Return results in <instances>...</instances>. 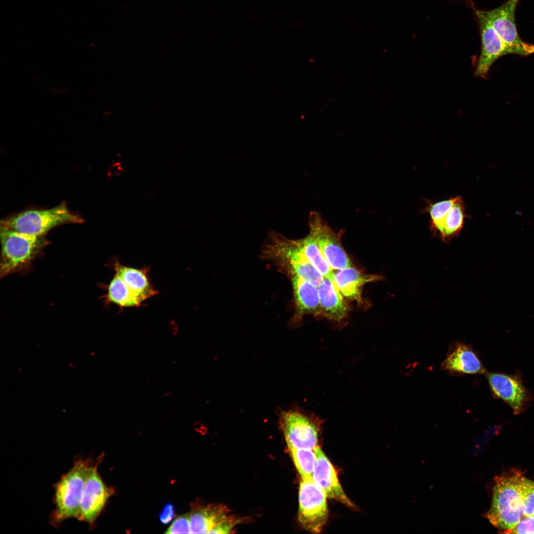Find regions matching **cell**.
Returning a JSON list of instances; mask_svg holds the SVG:
<instances>
[{"label": "cell", "instance_id": "obj_29", "mask_svg": "<svg viewBox=\"0 0 534 534\" xmlns=\"http://www.w3.org/2000/svg\"><path fill=\"white\" fill-rule=\"evenodd\" d=\"M68 89L66 88L62 87H58L57 88L51 89L50 90V91L53 94H58L66 92L68 91Z\"/></svg>", "mask_w": 534, "mask_h": 534}, {"label": "cell", "instance_id": "obj_2", "mask_svg": "<svg viewBox=\"0 0 534 534\" xmlns=\"http://www.w3.org/2000/svg\"><path fill=\"white\" fill-rule=\"evenodd\" d=\"M261 257L272 263L289 279L298 277L318 286L324 278L306 259L296 240L276 232L269 234Z\"/></svg>", "mask_w": 534, "mask_h": 534}, {"label": "cell", "instance_id": "obj_17", "mask_svg": "<svg viewBox=\"0 0 534 534\" xmlns=\"http://www.w3.org/2000/svg\"><path fill=\"white\" fill-rule=\"evenodd\" d=\"M317 289L320 315L336 322L344 319L350 308L334 281L324 277Z\"/></svg>", "mask_w": 534, "mask_h": 534}, {"label": "cell", "instance_id": "obj_26", "mask_svg": "<svg viewBox=\"0 0 534 534\" xmlns=\"http://www.w3.org/2000/svg\"><path fill=\"white\" fill-rule=\"evenodd\" d=\"M507 534H534V515L523 517L520 522Z\"/></svg>", "mask_w": 534, "mask_h": 534}, {"label": "cell", "instance_id": "obj_6", "mask_svg": "<svg viewBox=\"0 0 534 534\" xmlns=\"http://www.w3.org/2000/svg\"><path fill=\"white\" fill-rule=\"evenodd\" d=\"M321 420L314 414L299 408L282 412L279 425L289 449H314L318 446Z\"/></svg>", "mask_w": 534, "mask_h": 534}, {"label": "cell", "instance_id": "obj_10", "mask_svg": "<svg viewBox=\"0 0 534 534\" xmlns=\"http://www.w3.org/2000/svg\"><path fill=\"white\" fill-rule=\"evenodd\" d=\"M309 233L315 239L332 269L340 270L352 266L341 243L344 229L335 231L327 224L321 215L315 211H312L309 214Z\"/></svg>", "mask_w": 534, "mask_h": 534}, {"label": "cell", "instance_id": "obj_18", "mask_svg": "<svg viewBox=\"0 0 534 534\" xmlns=\"http://www.w3.org/2000/svg\"><path fill=\"white\" fill-rule=\"evenodd\" d=\"M289 279L296 310L294 320L298 321L307 314L320 315L317 286L296 277Z\"/></svg>", "mask_w": 534, "mask_h": 534}, {"label": "cell", "instance_id": "obj_4", "mask_svg": "<svg viewBox=\"0 0 534 534\" xmlns=\"http://www.w3.org/2000/svg\"><path fill=\"white\" fill-rule=\"evenodd\" d=\"M83 222L82 217L72 212L64 202L50 209L28 210L4 219L0 228L42 237L56 226Z\"/></svg>", "mask_w": 534, "mask_h": 534}, {"label": "cell", "instance_id": "obj_13", "mask_svg": "<svg viewBox=\"0 0 534 534\" xmlns=\"http://www.w3.org/2000/svg\"><path fill=\"white\" fill-rule=\"evenodd\" d=\"M474 11L482 44L481 52L475 75L477 77L486 78L493 63L500 57L508 53L503 42L483 10L475 9Z\"/></svg>", "mask_w": 534, "mask_h": 534}, {"label": "cell", "instance_id": "obj_7", "mask_svg": "<svg viewBox=\"0 0 534 534\" xmlns=\"http://www.w3.org/2000/svg\"><path fill=\"white\" fill-rule=\"evenodd\" d=\"M327 496L312 478H301L298 520L306 530L320 533L328 518Z\"/></svg>", "mask_w": 534, "mask_h": 534}, {"label": "cell", "instance_id": "obj_3", "mask_svg": "<svg viewBox=\"0 0 534 534\" xmlns=\"http://www.w3.org/2000/svg\"><path fill=\"white\" fill-rule=\"evenodd\" d=\"M93 463L91 458L78 457L72 468L54 484V508L50 516L53 526L58 527L69 519H78L86 480Z\"/></svg>", "mask_w": 534, "mask_h": 534}, {"label": "cell", "instance_id": "obj_28", "mask_svg": "<svg viewBox=\"0 0 534 534\" xmlns=\"http://www.w3.org/2000/svg\"><path fill=\"white\" fill-rule=\"evenodd\" d=\"M174 506L172 504H166L159 515L160 521L165 524L170 522L174 518Z\"/></svg>", "mask_w": 534, "mask_h": 534}, {"label": "cell", "instance_id": "obj_24", "mask_svg": "<svg viewBox=\"0 0 534 534\" xmlns=\"http://www.w3.org/2000/svg\"><path fill=\"white\" fill-rule=\"evenodd\" d=\"M521 491L523 517L534 515V481L524 477Z\"/></svg>", "mask_w": 534, "mask_h": 534}, {"label": "cell", "instance_id": "obj_12", "mask_svg": "<svg viewBox=\"0 0 534 534\" xmlns=\"http://www.w3.org/2000/svg\"><path fill=\"white\" fill-rule=\"evenodd\" d=\"M93 463L89 471L81 501L78 520L87 523L90 529L104 509L114 490L103 482L98 472V464Z\"/></svg>", "mask_w": 534, "mask_h": 534}, {"label": "cell", "instance_id": "obj_23", "mask_svg": "<svg viewBox=\"0 0 534 534\" xmlns=\"http://www.w3.org/2000/svg\"><path fill=\"white\" fill-rule=\"evenodd\" d=\"M289 451L301 478H312L316 461L314 449L292 448Z\"/></svg>", "mask_w": 534, "mask_h": 534}, {"label": "cell", "instance_id": "obj_15", "mask_svg": "<svg viewBox=\"0 0 534 534\" xmlns=\"http://www.w3.org/2000/svg\"><path fill=\"white\" fill-rule=\"evenodd\" d=\"M316 461L312 479L326 494L327 497L337 500L351 507L353 502L344 492L340 484L333 466L318 445L314 449Z\"/></svg>", "mask_w": 534, "mask_h": 534}, {"label": "cell", "instance_id": "obj_11", "mask_svg": "<svg viewBox=\"0 0 534 534\" xmlns=\"http://www.w3.org/2000/svg\"><path fill=\"white\" fill-rule=\"evenodd\" d=\"M485 375L492 396L507 403L514 414H520L527 409L533 398L518 372L507 374L486 372Z\"/></svg>", "mask_w": 534, "mask_h": 534}, {"label": "cell", "instance_id": "obj_27", "mask_svg": "<svg viewBox=\"0 0 534 534\" xmlns=\"http://www.w3.org/2000/svg\"><path fill=\"white\" fill-rule=\"evenodd\" d=\"M239 521L230 516L228 519L216 527L211 534H223L231 533L233 528Z\"/></svg>", "mask_w": 534, "mask_h": 534}, {"label": "cell", "instance_id": "obj_25", "mask_svg": "<svg viewBox=\"0 0 534 534\" xmlns=\"http://www.w3.org/2000/svg\"><path fill=\"white\" fill-rule=\"evenodd\" d=\"M166 534H191L189 514L177 517L166 532Z\"/></svg>", "mask_w": 534, "mask_h": 534}, {"label": "cell", "instance_id": "obj_22", "mask_svg": "<svg viewBox=\"0 0 534 534\" xmlns=\"http://www.w3.org/2000/svg\"><path fill=\"white\" fill-rule=\"evenodd\" d=\"M296 242L311 265L324 277L333 280V269L324 257L313 237L309 233L306 237L296 239Z\"/></svg>", "mask_w": 534, "mask_h": 534}, {"label": "cell", "instance_id": "obj_8", "mask_svg": "<svg viewBox=\"0 0 534 534\" xmlns=\"http://www.w3.org/2000/svg\"><path fill=\"white\" fill-rule=\"evenodd\" d=\"M519 1L507 0L498 7L483 12L503 42L508 53L526 56L534 52V45L523 41L518 34L515 13Z\"/></svg>", "mask_w": 534, "mask_h": 534}, {"label": "cell", "instance_id": "obj_1", "mask_svg": "<svg viewBox=\"0 0 534 534\" xmlns=\"http://www.w3.org/2000/svg\"><path fill=\"white\" fill-rule=\"evenodd\" d=\"M524 476L512 471L497 476L493 488L492 502L486 517L503 533L513 529L523 517L521 484Z\"/></svg>", "mask_w": 534, "mask_h": 534}, {"label": "cell", "instance_id": "obj_20", "mask_svg": "<svg viewBox=\"0 0 534 534\" xmlns=\"http://www.w3.org/2000/svg\"><path fill=\"white\" fill-rule=\"evenodd\" d=\"M115 273L136 294L144 301L157 294L151 285L147 267L136 268L121 264L118 261L113 265Z\"/></svg>", "mask_w": 534, "mask_h": 534}, {"label": "cell", "instance_id": "obj_14", "mask_svg": "<svg viewBox=\"0 0 534 534\" xmlns=\"http://www.w3.org/2000/svg\"><path fill=\"white\" fill-rule=\"evenodd\" d=\"M441 368L451 375L485 374L486 369L479 356L470 346L459 342L452 343Z\"/></svg>", "mask_w": 534, "mask_h": 534}, {"label": "cell", "instance_id": "obj_16", "mask_svg": "<svg viewBox=\"0 0 534 534\" xmlns=\"http://www.w3.org/2000/svg\"><path fill=\"white\" fill-rule=\"evenodd\" d=\"M381 278L379 275L365 273L351 266L334 272L333 280L345 298L363 306L365 304L362 293L364 286Z\"/></svg>", "mask_w": 534, "mask_h": 534}, {"label": "cell", "instance_id": "obj_21", "mask_svg": "<svg viewBox=\"0 0 534 534\" xmlns=\"http://www.w3.org/2000/svg\"><path fill=\"white\" fill-rule=\"evenodd\" d=\"M106 298L107 301L123 308L138 307L144 301L116 274L107 286Z\"/></svg>", "mask_w": 534, "mask_h": 534}, {"label": "cell", "instance_id": "obj_9", "mask_svg": "<svg viewBox=\"0 0 534 534\" xmlns=\"http://www.w3.org/2000/svg\"><path fill=\"white\" fill-rule=\"evenodd\" d=\"M430 216L433 234L444 241L457 235L463 227L466 215L459 196L436 202H428L426 209Z\"/></svg>", "mask_w": 534, "mask_h": 534}, {"label": "cell", "instance_id": "obj_19", "mask_svg": "<svg viewBox=\"0 0 534 534\" xmlns=\"http://www.w3.org/2000/svg\"><path fill=\"white\" fill-rule=\"evenodd\" d=\"M228 513L229 510L222 504L194 508L189 513L191 534H211L216 527L230 516Z\"/></svg>", "mask_w": 534, "mask_h": 534}, {"label": "cell", "instance_id": "obj_30", "mask_svg": "<svg viewBox=\"0 0 534 534\" xmlns=\"http://www.w3.org/2000/svg\"><path fill=\"white\" fill-rule=\"evenodd\" d=\"M172 394H173V392L172 391H167V392H166L165 393V394L164 395V396L165 397H168L169 396H171L172 395Z\"/></svg>", "mask_w": 534, "mask_h": 534}, {"label": "cell", "instance_id": "obj_5", "mask_svg": "<svg viewBox=\"0 0 534 534\" xmlns=\"http://www.w3.org/2000/svg\"><path fill=\"white\" fill-rule=\"evenodd\" d=\"M42 237L0 228V276L19 269L32 261L43 245Z\"/></svg>", "mask_w": 534, "mask_h": 534}]
</instances>
